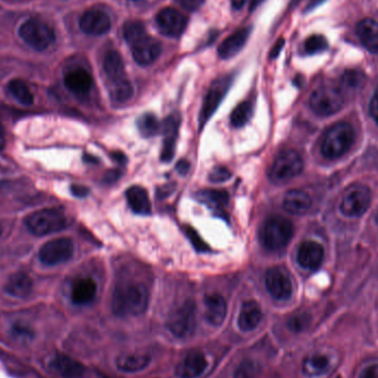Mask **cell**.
Masks as SVG:
<instances>
[{"label":"cell","instance_id":"6da1fadb","mask_svg":"<svg viewBox=\"0 0 378 378\" xmlns=\"http://www.w3.org/2000/svg\"><path fill=\"white\" fill-rule=\"evenodd\" d=\"M149 290L144 284H123L114 290L112 310L119 318L142 315L149 308Z\"/></svg>","mask_w":378,"mask_h":378},{"label":"cell","instance_id":"7a4b0ae2","mask_svg":"<svg viewBox=\"0 0 378 378\" xmlns=\"http://www.w3.org/2000/svg\"><path fill=\"white\" fill-rule=\"evenodd\" d=\"M355 132L351 124L338 122L325 131L322 138L321 151L329 160L343 156L354 143Z\"/></svg>","mask_w":378,"mask_h":378},{"label":"cell","instance_id":"3957f363","mask_svg":"<svg viewBox=\"0 0 378 378\" xmlns=\"http://www.w3.org/2000/svg\"><path fill=\"white\" fill-rule=\"evenodd\" d=\"M196 304L192 299L170 311L166 320V329L176 338H188L196 330Z\"/></svg>","mask_w":378,"mask_h":378},{"label":"cell","instance_id":"277c9868","mask_svg":"<svg viewBox=\"0 0 378 378\" xmlns=\"http://www.w3.org/2000/svg\"><path fill=\"white\" fill-rule=\"evenodd\" d=\"M295 228L290 220L281 216L268 219L261 231V240L265 248L271 252H278L291 240Z\"/></svg>","mask_w":378,"mask_h":378},{"label":"cell","instance_id":"5b68a950","mask_svg":"<svg viewBox=\"0 0 378 378\" xmlns=\"http://www.w3.org/2000/svg\"><path fill=\"white\" fill-rule=\"evenodd\" d=\"M28 230L33 235L46 236L58 233L67 227V219L59 209H41L30 213L24 220Z\"/></svg>","mask_w":378,"mask_h":378},{"label":"cell","instance_id":"8992f818","mask_svg":"<svg viewBox=\"0 0 378 378\" xmlns=\"http://www.w3.org/2000/svg\"><path fill=\"white\" fill-rule=\"evenodd\" d=\"M20 38L37 51H44L56 40L54 29L39 19H29L20 26Z\"/></svg>","mask_w":378,"mask_h":378},{"label":"cell","instance_id":"52a82bcc","mask_svg":"<svg viewBox=\"0 0 378 378\" xmlns=\"http://www.w3.org/2000/svg\"><path fill=\"white\" fill-rule=\"evenodd\" d=\"M343 95L334 85H322L311 94L310 106L320 117H327L340 111L343 106Z\"/></svg>","mask_w":378,"mask_h":378},{"label":"cell","instance_id":"ba28073f","mask_svg":"<svg viewBox=\"0 0 378 378\" xmlns=\"http://www.w3.org/2000/svg\"><path fill=\"white\" fill-rule=\"evenodd\" d=\"M303 170L302 157L293 149L284 151L276 157L271 166L270 179L273 181H288L295 179Z\"/></svg>","mask_w":378,"mask_h":378},{"label":"cell","instance_id":"9c48e42d","mask_svg":"<svg viewBox=\"0 0 378 378\" xmlns=\"http://www.w3.org/2000/svg\"><path fill=\"white\" fill-rule=\"evenodd\" d=\"M372 195L370 188L362 184L353 185L346 189L340 203V211L347 217L362 216L370 207Z\"/></svg>","mask_w":378,"mask_h":378},{"label":"cell","instance_id":"30bf717a","mask_svg":"<svg viewBox=\"0 0 378 378\" xmlns=\"http://www.w3.org/2000/svg\"><path fill=\"white\" fill-rule=\"evenodd\" d=\"M231 82H233L231 76H222V78L215 80L211 84L208 92L206 94L203 108H202V112H200L199 124L202 129L207 123V121L213 117V114L216 112L218 106H220L224 95L227 94Z\"/></svg>","mask_w":378,"mask_h":378},{"label":"cell","instance_id":"8fae6325","mask_svg":"<svg viewBox=\"0 0 378 378\" xmlns=\"http://www.w3.org/2000/svg\"><path fill=\"white\" fill-rule=\"evenodd\" d=\"M74 252V245L70 238H58L41 247L39 259L47 265H57L69 261Z\"/></svg>","mask_w":378,"mask_h":378},{"label":"cell","instance_id":"7c38bea8","mask_svg":"<svg viewBox=\"0 0 378 378\" xmlns=\"http://www.w3.org/2000/svg\"><path fill=\"white\" fill-rule=\"evenodd\" d=\"M265 286L271 297L276 300H289L293 293L291 277L284 268L274 267L268 270L265 274Z\"/></svg>","mask_w":378,"mask_h":378},{"label":"cell","instance_id":"4fadbf2b","mask_svg":"<svg viewBox=\"0 0 378 378\" xmlns=\"http://www.w3.org/2000/svg\"><path fill=\"white\" fill-rule=\"evenodd\" d=\"M156 24L163 35L179 38L186 29L187 19L177 9L164 8L157 14Z\"/></svg>","mask_w":378,"mask_h":378},{"label":"cell","instance_id":"5bb4252c","mask_svg":"<svg viewBox=\"0 0 378 378\" xmlns=\"http://www.w3.org/2000/svg\"><path fill=\"white\" fill-rule=\"evenodd\" d=\"M80 28L84 33L90 35H103L111 29V18L106 11L101 9H90L80 18Z\"/></svg>","mask_w":378,"mask_h":378},{"label":"cell","instance_id":"9a60e30c","mask_svg":"<svg viewBox=\"0 0 378 378\" xmlns=\"http://www.w3.org/2000/svg\"><path fill=\"white\" fill-rule=\"evenodd\" d=\"M131 49L134 60L143 67L154 63L162 52L160 42L149 35H144L143 38L131 44Z\"/></svg>","mask_w":378,"mask_h":378},{"label":"cell","instance_id":"2e32d148","mask_svg":"<svg viewBox=\"0 0 378 378\" xmlns=\"http://www.w3.org/2000/svg\"><path fill=\"white\" fill-rule=\"evenodd\" d=\"M208 368L207 357L200 352H190L175 368L177 378H198L205 373Z\"/></svg>","mask_w":378,"mask_h":378},{"label":"cell","instance_id":"e0dca14e","mask_svg":"<svg viewBox=\"0 0 378 378\" xmlns=\"http://www.w3.org/2000/svg\"><path fill=\"white\" fill-rule=\"evenodd\" d=\"M297 262L301 267L309 270H315L324 259V249L319 243L306 240L301 243L297 254Z\"/></svg>","mask_w":378,"mask_h":378},{"label":"cell","instance_id":"ac0fdd59","mask_svg":"<svg viewBox=\"0 0 378 378\" xmlns=\"http://www.w3.org/2000/svg\"><path fill=\"white\" fill-rule=\"evenodd\" d=\"M181 125V117L179 114H172L164 122L163 124V132H164V145H163L162 161L170 162L173 160L175 154L176 141L179 135V129Z\"/></svg>","mask_w":378,"mask_h":378},{"label":"cell","instance_id":"d6986e66","mask_svg":"<svg viewBox=\"0 0 378 378\" xmlns=\"http://www.w3.org/2000/svg\"><path fill=\"white\" fill-rule=\"evenodd\" d=\"M250 31L252 29L249 27L240 28L224 39L218 48L219 57L227 60L237 56L248 41Z\"/></svg>","mask_w":378,"mask_h":378},{"label":"cell","instance_id":"ffe728a7","mask_svg":"<svg viewBox=\"0 0 378 378\" xmlns=\"http://www.w3.org/2000/svg\"><path fill=\"white\" fill-rule=\"evenodd\" d=\"M65 84L69 91L82 97L88 94L92 89L93 79L87 70L76 68L67 72L65 76Z\"/></svg>","mask_w":378,"mask_h":378},{"label":"cell","instance_id":"44dd1931","mask_svg":"<svg viewBox=\"0 0 378 378\" xmlns=\"http://www.w3.org/2000/svg\"><path fill=\"white\" fill-rule=\"evenodd\" d=\"M262 321V311L256 301L243 303L240 313L238 315V327L243 332H252L259 327Z\"/></svg>","mask_w":378,"mask_h":378},{"label":"cell","instance_id":"7402d4cb","mask_svg":"<svg viewBox=\"0 0 378 378\" xmlns=\"http://www.w3.org/2000/svg\"><path fill=\"white\" fill-rule=\"evenodd\" d=\"M227 316V303L220 295L205 297V318L213 327H220Z\"/></svg>","mask_w":378,"mask_h":378},{"label":"cell","instance_id":"603a6c76","mask_svg":"<svg viewBox=\"0 0 378 378\" xmlns=\"http://www.w3.org/2000/svg\"><path fill=\"white\" fill-rule=\"evenodd\" d=\"M97 286L91 278L76 279L71 289V299L74 304L84 306L92 302L97 295Z\"/></svg>","mask_w":378,"mask_h":378},{"label":"cell","instance_id":"cb8c5ba5","mask_svg":"<svg viewBox=\"0 0 378 378\" xmlns=\"http://www.w3.org/2000/svg\"><path fill=\"white\" fill-rule=\"evenodd\" d=\"M356 33L363 46L372 54L378 52V22L375 20L363 19L356 26Z\"/></svg>","mask_w":378,"mask_h":378},{"label":"cell","instance_id":"d4e9b609","mask_svg":"<svg viewBox=\"0 0 378 378\" xmlns=\"http://www.w3.org/2000/svg\"><path fill=\"white\" fill-rule=\"evenodd\" d=\"M312 200L308 192L301 189H293L286 195L284 207L292 215H304L310 209Z\"/></svg>","mask_w":378,"mask_h":378},{"label":"cell","instance_id":"484cf974","mask_svg":"<svg viewBox=\"0 0 378 378\" xmlns=\"http://www.w3.org/2000/svg\"><path fill=\"white\" fill-rule=\"evenodd\" d=\"M50 368L65 378H80L85 373L83 365L63 355H57L50 361Z\"/></svg>","mask_w":378,"mask_h":378},{"label":"cell","instance_id":"4316f807","mask_svg":"<svg viewBox=\"0 0 378 378\" xmlns=\"http://www.w3.org/2000/svg\"><path fill=\"white\" fill-rule=\"evenodd\" d=\"M33 288V280L28 276L27 273L16 272L11 274L8 280H7L5 291L10 297L24 299V297H28L31 293Z\"/></svg>","mask_w":378,"mask_h":378},{"label":"cell","instance_id":"83f0119b","mask_svg":"<svg viewBox=\"0 0 378 378\" xmlns=\"http://www.w3.org/2000/svg\"><path fill=\"white\" fill-rule=\"evenodd\" d=\"M151 356L143 353H124L120 355L115 361L117 368L124 373H136L141 372L149 366Z\"/></svg>","mask_w":378,"mask_h":378},{"label":"cell","instance_id":"f1b7e54d","mask_svg":"<svg viewBox=\"0 0 378 378\" xmlns=\"http://www.w3.org/2000/svg\"><path fill=\"white\" fill-rule=\"evenodd\" d=\"M127 203L134 213L138 215H149L151 213V200L149 194L141 186H132L127 189Z\"/></svg>","mask_w":378,"mask_h":378},{"label":"cell","instance_id":"f546056e","mask_svg":"<svg viewBox=\"0 0 378 378\" xmlns=\"http://www.w3.org/2000/svg\"><path fill=\"white\" fill-rule=\"evenodd\" d=\"M103 69L111 82L119 81L125 78L124 63L121 54L115 50L106 52L103 59Z\"/></svg>","mask_w":378,"mask_h":378},{"label":"cell","instance_id":"4dcf8cb0","mask_svg":"<svg viewBox=\"0 0 378 378\" xmlns=\"http://www.w3.org/2000/svg\"><path fill=\"white\" fill-rule=\"evenodd\" d=\"M330 368V361L324 355H311L303 363V373L309 377H318L327 373Z\"/></svg>","mask_w":378,"mask_h":378},{"label":"cell","instance_id":"1f68e13d","mask_svg":"<svg viewBox=\"0 0 378 378\" xmlns=\"http://www.w3.org/2000/svg\"><path fill=\"white\" fill-rule=\"evenodd\" d=\"M198 199L203 202L206 205H208L211 208H222L224 206L227 205L229 200V194L226 190H219V189H206L198 194Z\"/></svg>","mask_w":378,"mask_h":378},{"label":"cell","instance_id":"d6a6232c","mask_svg":"<svg viewBox=\"0 0 378 378\" xmlns=\"http://www.w3.org/2000/svg\"><path fill=\"white\" fill-rule=\"evenodd\" d=\"M8 91L18 102L22 103L24 106H31L33 104V94L30 91L27 84L24 83L22 80L16 79V80L9 82Z\"/></svg>","mask_w":378,"mask_h":378},{"label":"cell","instance_id":"836d02e7","mask_svg":"<svg viewBox=\"0 0 378 378\" xmlns=\"http://www.w3.org/2000/svg\"><path fill=\"white\" fill-rule=\"evenodd\" d=\"M134 94V88L126 78L112 82L111 97L114 102H126Z\"/></svg>","mask_w":378,"mask_h":378},{"label":"cell","instance_id":"e575fe53","mask_svg":"<svg viewBox=\"0 0 378 378\" xmlns=\"http://www.w3.org/2000/svg\"><path fill=\"white\" fill-rule=\"evenodd\" d=\"M138 126L142 135L145 136V138L156 135L161 129L160 122H158L154 114L151 113L143 114L138 119Z\"/></svg>","mask_w":378,"mask_h":378},{"label":"cell","instance_id":"d590c367","mask_svg":"<svg viewBox=\"0 0 378 378\" xmlns=\"http://www.w3.org/2000/svg\"><path fill=\"white\" fill-rule=\"evenodd\" d=\"M252 106L248 101L241 102L239 106H236L233 113H231V124L235 127H241L248 123L249 120L252 119Z\"/></svg>","mask_w":378,"mask_h":378},{"label":"cell","instance_id":"8d00e7d4","mask_svg":"<svg viewBox=\"0 0 378 378\" xmlns=\"http://www.w3.org/2000/svg\"><path fill=\"white\" fill-rule=\"evenodd\" d=\"M123 33H124L125 40L127 41V44H130V46L134 44L135 41L143 38L144 35H147L144 24L142 22H136V20L127 22L124 24V28H123Z\"/></svg>","mask_w":378,"mask_h":378},{"label":"cell","instance_id":"74e56055","mask_svg":"<svg viewBox=\"0 0 378 378\" xmlns=\"http://www.w3.org/2000/svg\"><path fill=\"white\" fill-rule=\"evenodd\" d=\"M327 49V41L323 35H311L304 42V51L308 54H315Z\"/></svg>","mask_w":378,"mask_h":378},{"label":"cell","instance_id":"f35d334b","mask_svg":"<svg viewBox=\"0 0 378 378\" xmlns=\"http://www.w3.org/2000/svg\"><path fill=\"white\" fill-rule=\"evenodd\" d=\"M310 324V315L306 313H297L291 316L288 321V327L292 332L299 333L306 330Z\"/></svg>","mask_w":378,"mask_h":378},{"label":"cell","instance_id":"ab89813d","mask_svg":"<svg viewBox=\"0 0 378 378\" xmlns=\"http://www.w3.org/2000/svg\"><path fill=\"white\" fill-rule=\"evenodd\" d=\"M257 374V364L252 361H245L236 370L235 378H256Z\"/></svg>","mask_w":378,"mask_h":378},{"label":"cell","instance_id":"60d3db41","mask_svg":"<svg viewBox=\"0 0 378 378\" xmlns=\"http://www.w3.org/2000/svg\"><path fill=\"white\" fill-rule=\"evenodd\" d=\"M343 83L347 87L350 88H359L361 85H363V82H364L365 76L362 72L359 71L352 70L346 71L343 74Z\"/></svg>","mask_w":378,"mask_h":378},{"label":"cell","instance_id":"b9f144b4","mask_svg":"<svg viewBox=\"0 0 378 378\" xmlns=\"http://www.w3.org/2000/svg\"><path fill=\"white\" fill-rule=\"evenodd\" d=\"M186 235L189 238V240L192 241L194 248L199 252H208L209 247L207 246V243L202 239L199 235H198L196 230L192 229V227L186 228Z\"/></svg>","mask_w":378,"mask_h":378},{"label":"cell","instance_id":"7bdbcfd3","mask_svg":"<svg viewBox=\"0 0 378 378\" xmlns=\"http://www.w3.org/2000/svg\"><path fill=\"white\" fill-rule=\"evenodd\" d=\"M231 177V172L224 166H217L209 174V181L211 183H224Z\"/></svg>","mask_w":378,"mask_h":378},{"label":"cell","instance_id":"ee69618b","mask_svg":"<svg viewBox=\"0 0 378 378\" xmlns=\"http://www.w3.org/2000/svg\"><path fill=\"white\" fill-rule=\"evenodd\" d=\"M265 1V0H231L233 3V7L236 9H240L245 6H248V8L250 10H254V8H257L258 6Z\"/></svg>","mask_w":378,"mask_h":378},{"label":"cell","instance_id":"f6af8a7d","mask_svg":"<svg viewBox=\"0 0 378 378\" xmlns=\"http://www.w3.org/2000/svg\"><path fill=\"white\" fill-rule=\"evenodd\" d=\"M183 8L187 10H197L200 8V6L203 5L205 0H176Z\"/></svg>","mask_w":378,"mask_h":378},{"label":"cell","instance_id":"bcb514c9","mask_svg":"<svg viewBox=\"0 0 378 378\" xmlns=\"http://www.w3.org/2000/svg\"><path fill=\"white\" fill-rule=\"evenodd\" d=\"M359 378H378V364L370 365L365 368Z\"/></svg>","mask_w":378,"mask_h":378},{"label":"cell","instance_id":"7dc6e473","mask_svg":"<svg viewBox=\"0 0 378 378\" xmlns=\"http://www.w3.org/2000/svg\"><path fill=\"white\" fill-rule=\"evenodd\" d=\"M370 113L378 124V91L372 97L370 104Z\"/></svg>","mask_w":378,"mask_h":378},{"label":"cell","instance_id":"c3c4849f","mask_svg":"<svg viewBox=\"0 0 378 378\" xmlns=\"http://www.w3.org/2000/svg\"><path fill=\"white\" fill-rule=\"evenodd\" d=\"M71 192L76 197L83 198L89 194V188L82 186V185H72Z\"/></svg>","mask_w":378,"mask_h":378},{"label":"cell","instance_id":"681fc988","mask_svg":"<svg viewBox=\"0 0 378 378\" xmlns=\"http://www.w3.org/2000/svg\"><path fill=\"white\" fill-rule=\"evenodd\" d=\"M15 334L19 335L22 338H26L27 336H29L30 333L28 332V329L26 327H22V325H16L14 327Z\"/></svg>","mask_w":378,"mask_h":378},{"label":"cell","instance_id":"f907efd6","mask_svg":"<svg viewBox=\"0 0 378 378\" xmlns=\"http://www.w3.org/2000/svg\"><path fill=\"white\" fill-rule=\"evenodd\" d=\"M189 167H190L189 163L185 160L179 161V164H177V170H179V173L181 174V175H185L188 172Z\"/></svg>","mask_w":378,"mask_h":378},{"label":"cell","instance_id":"816d5d0a","mask_svg":"<svg viewBox=\"0 0 378 378\" xmlns=\"http://www.w3.org/2000/svg\"><path fill=\"white\" fill-rule=\"evenodd\" d=\"M282 47H284V40H280L279 42H277L276 46H274V48L272 49V51H271V59H274V58L278 57L279 52L281 50Z\"/></svg>","mask_w":378,"mask_h":378},{"label":"cell","instance_id":"f5cc1de1","mask_svg":"<svg viewBox=\"0 0 378 378\" xmlns=\"http://www.w3.org/2000/svg\"><path fill=\"white\" fill-rule=\"evenodd\" d=\"M6 146V133L1 122H0V151Z\"/></svg>","mask_w":378,"mask_h":378},{"label":"cell","instance_id":"db71d44e","mask_svg":"<svg viewBox=\"0 0 378 378\" xmlns=\"http://www.w3.org/2000/svg\"><path fill=\"white\" fill-rule=\"evenodd\" d=\"M119 177V174H117V170H113L111 173H108V177H106V181H114L115 179H117Z\"/></svg>","mask_w":378,"mask_h":378},{"label":"cell","instance_id":"11a10c76","mask_svg":"<svg viewBox=\"0 0 378 378\" xmlns=\"http://www.w3.org/2000/svg\"><path fill=\"white\" fill-rule=\"evenodd\" d=\"M113 158L114 160L117 161V162L121 163V164H123V163L125 162V156L122 154V153H115V154L113 155Z\"/></svg>","mask_w":378,"mask_h":378},{"label":"cell","instance_id":"9f6ffc18","mask_svg":"<svg viewBox=\"0 0 378 378\" xmlns=\"http://www.w3.org/2000/svg\"><path fill=\"white\" fill-rule=\"evenodd\" d=\"M1 233H3V228L0 226V236H1Z\"/></svg>","mask_w":378,"mask_h":378}]
</instances>
